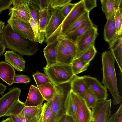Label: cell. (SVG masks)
<instances>
[{
  "mask_svg": "<svg viewBox=\"0 0 122 122\" xmlns=\"http://www.w3.org/2000/svg\"><path fill=\"white\" fill-rule=\"evenodd\" d=\"M14 68L9 63L5 61H0V78L9 86L13 84L15 75Z\"/></svg>",
  "mask_w": 122,
  "mask_h": 122,
  "instance_id": "e0dca14e",
  "label": "cell"
},
{
  "mask_svg": "<svg viewBox=\"0 0 122 122\" xmlns=\"http://www.w3.org/2000/svg\"><path fill=\"white\" fill-rule=\"evenodd\" d=\"M57 41L47 45L43 50L44 56L46 62L45 68L49 67L57 63L56 61Z\"/></svg>",
  "mask_w": 122,
  "mask_h": 122,
  "instance_id": "cb8c5ba5",
  "label": "cell"
},
{
  "mask_svg": "<svg viewBox=\"0 0 122 122\" xmlns=\"http://www.w3.org/2000/svg\"><path fill=\"white\" fill-rule=\"evenodd\" d=\"M82 77L92 89L98 101L106 100L108 96L107 89L102 85L97 78L90 76H84Z\"/></svg>",
  "mask_w": 122,
  "mask_h": 122,
  "instance_id": "30bf717a",
  "label": "cell"
},
{
  "mask_svg": "<svg viewBox=\"0 0 122 122\" xmlns=\"http://www.w3.org/2000/svg\"><path fill=\"white\" fill-rule=\"evenodd\" d=\"M86 11L83 0L76 4L55 32L44 41L47 45L56 42L57 38L71 24Z\"/></svg>",
  "mask_w": 122,
  "mask_h": 122,
  "instance_id": "5b68a950",
  "label": "cell"
},
{
  "mask_svg": "<svg viewBox=\"0 0 122 122\" xmlns=\"http://www.w3.org/2000/svg\"><path fill=\"white\" fill-rule=\"evenodd\" d=\"M56 41L60 43L74 59L76 58L77 47L76 44L68 38L66 36L61 35L56 39Z\"/></svg>",
  "mask_w": 122,
  "mask_h": 122,
  "instance_id": "4316f807",
  "label": "cell"
},
{
  "mask_svg": "<svg viewBox=\"0 0 122 122\" xmlns=\"http://www.w3.org/2000/svg\"><path fill=\"white\" fill-rule=\"evenodd\" d=\"M0 39L6 47L22 56H32L39 49L38 43L20 36L12 29L8 24L5 25Z\"/></svg>",
  "mask_w": 122,
  "mask_h": 122,
  "instance_id": "6da1fadb",
  "label": "cell"
},
{
  "mask_svg": "<svg viewBox=\"0 0 122 122\" xmlns=\"http://www.w3.org/2000/svg\"><path fill=\"white\" fill-rule=\"evenodd\" d=\"M65 122H76L72 117L70 116L66 115Z\"/></svg>",
  "mask_w": 122,
  "mask_h": 122,
  "instance_id": "f907efd6",
  "label": "cell"
},
{
  "mask_svg": "<svg viewBox=\"0 0 122 122\" xmlns=\"http://www.w3.org/2000/svg\"><path fill=\"white\" fill-rule=\"evenodd\" d=\"M90 62H86L74 59L71 64V69L74 75H76L86 70Z\"/></svg>",
  "mask_w": 122,
  "mask_h": 122,
  "instance_id": "4dcf8cb0",
  "label": "cell"
},
{
  "mask_svg": "<svg viewBox=\"0 0 122 122\" xmlns=\"http://www.w3.org/2000/svg\"><path fill=\"white\" fill-rule=\"evenodd\" d=\"M98 35L97 29L94 25L78 38L76 43L77 47L76 58L90 46L94 44Z\"/></svg>",
  "mask_w": 122,
  "mask_h": 122,
  "instance_id": "9c48e42d",
  "label": "cell"
},
{
  "mask_svg": "<svg viewBox=\"0 0 122 122\" xmlns=\"http://www.w3.org/2000/svg\"><path fill=\"white\" fill-rule=\"evenodd\" d=\"M83 99L90 108H92L98 102L95 95L89 86L86 90Z\"/></svg>",
  "mask_w": 122,
  "mask_h": 122,
  "instance_id": "836d02e7",
  "label": "cell"
},
{
  "mask_svg": "<svg viewBox=\"0 0 122 122\" xmlns=\"http://www.w3.org/2000/svg\"><path fill=\"white\" fill-rule=\"evenodd\" d=\"M9 10V15L10 17L27 22H29L32 18L27 4L16 8L10 7Z\"/></svg>",
  "mask_w": 122,
  "mask_h": 122,
  "instance_id": "44dd1931",
  "label": "cell"
},
{
  "mask_svg": "<svg viewBox=\"0 0 122 122\" xmlns=\"http://www.w3.org/2000/svg\"><path fill=\"white\" fill-rule=\"evenodd\" d=\"M45 74L55 85L70 81L74 75L71 64L57 63L48 68H43Z\"/></svg>",
  "mask_w": 122,
  "mask_h": 122,
  "instance_id": "277c9868",
  "label": "cell"
},
{
  "mask_svg": "<svg viewBox=\"0 0 122 122\" xmlns=\"http://www.w3.org/2000/svg\"><path fill=\"white\" fill-rule=\"evenodd\" d=\"M7 23L13 30L21 36L32 41H34V35L29 22L21 20L10 17Z\"/></svg>",
  "mask_w": 122,
  "mask_h": 122,
  "instance_id": "52a82bcc",
  "label": "cell"
},
{
  "mask_svg": "<svg viewBox=\"0 0 122 122\" xmlns=\"http://www.w3.org/2000/svg\"><path fill=\"white\" fill-rule=\"evenodd\" d=\"M63 19L61 16L60 9L52 11V14L45 30V38L47 39L56 30Z\"/></svg>",
  "mask_w": 122,
  "mask_h": 122,
  "instance_id": "4fadbf2b",
  "label": "cell"
},
{
  "mask_svg": "<svg viewBox=\"0 0 122 122\" xmlns=\"http://www.w3.org/2000/svg\"><path fill=\"white\" fill-rule=\"evenodd\" d=\"M1 122H13L11 119L10 117L7 119L3 120Z\"/></svg>",
  "mask_w": 122,
  "mask_h": 122,
  "instance_id": "f5cc1de1",
  "label": "cell"
},
{
  "mask_svg": "<svg viewBox=\"0 0 122 122\" xmlns=\"http://www.w3.org/2000/svg\"><path fill=\"white\" fill-rule=\"evenodd\" d=\"M29 22L34 35V41L42 43L45 39V34L41 31L37 24L32 18L30 19Z\"/></svg>",
  "mask_w": 122,
  "mask_h": 122,
  "instance_id": "d6a6232c",
  "label": "cell"
},
{
  "mask_svg": "<svg viewBox=\"0 0 122 122\" xmlns=\"http://www.w3.org/2000/svg\"><path fill=\"white\" fill-rule=\"evenodd\" d=\"M5 61L11 65L16 71H22L25 68V63L22 57L11 51H6L4 54Z\"/></svg>",
  "mask_w": 122,
  "mask_h": 122,
  "instance_id": "7c38bea8",
  "label": "cell"
},
{
  "mask_svg": "<svg viewBox=\"0 0 122 122\" xmlns=\"http://www.w3.org/2000/svg\"><path fill=\"white\" fill-rule=\"evenodd\" d=\"M73 93L77 107L78 122H89L92 114L90 108L88 107L83 98Z\"/></svg>",
  "mask_w": 122,
  "mask_h": 122,
  "instance_id": "8fae6325",
  "label": "cell"
},
{
  "mask_svg": "<svg viewBox=\"0 0 122 122\" xmlns=\"http://www.w3.org/2000/svg\"><path fill=\"white\" fill-rule=\"evenodd\" d=\"M5 23L0 20V37H1L5 27Z\"/></svg>",
  "mask_w": 122,
  "mask_h": 122,
  "instance_id": "c3c4849f",
  "label": "cell"
},
{
  "mask_svg": "<svg viewBox=\"0 0 122 122\" xmlns=\"http://www.w3.org/2000/svg\"></svg>",
  "mask_w": 122,
  "mask_h": 122,
  "instance_id": "11a10c76",
  "label": "cell"
},
{
  "mask_svg": "<svg viewBox=\"0 0 122 122\" xmlns=\"http://www.w3.org/2000/svg\"><path fill=\"white\" fill-rule=\"evenodd\" d=\"M52 115L51 101L45 102L38 122H51Z\"/></svg>",
  "mask_w": 122,
  "mask_h": 122,
  "instance_id": "f546056e",
  "label": "cell"
},
{
  "mask_svg": "<svg viewBox=\"0 0 122 122\" xmlns=\"http://www.w3.org/2000/svg\"><path fill=\"white\" fill-rule=\"evenodd\" d=\"M45 100H51L56 92L55 86L52 81L37 86Z\"/></svg>",
  "mask_w": 122,
  "mask_h": 122,
  "instance_id": "484cf974",
  "label": "cell"
},
{
  "mask_svg": "<svg viewBox=\"0 0 122 122\" xmlns=\"http://www.w3.org/2000/svg\"><path fill=\"white\" fill-rule=\"evenodd\" d=\"M100 1L102 10L107 20L114 18L116 10L122 5V0H101Z\"/></svg>",
  "mask_w": 122,
  "mask_h": 122,
  "instance_id": "5bb4252c",
  "label": "cell"
},
{
  "mask_svg": "<svg viewBox=\"0 0 122 122\" xmlns=\"http://www.w3.org/2000/svg\"><path fill=\"white\" fill-rule=\"evenodd\" d=\"M107 122H122V104L115 113L111 115Z\"/></svg>",
  "mask_w": 122,
  "mask_h": 122,
  "instance_id": "ab89813d",
  "label": "cell"
},
{
  "mask_svg": "<svg viewBox=\"0 0 122 122\" xmlns=\"http://www.w3.org/2000/svg\"><path fill=\"white\" fill-rule=\"evenodd\" d=\"M55 86L56 92L51 100L52 109L51 122H57L61 116L65 114V102L71 90L70 81Z\"/></svg>",
  "mask_w": 122,
  "mask_h": 122,
  "instance_id": "3957f363",
  "label": "cell"
},
{
  "mask_svg": "<svg viewBox=\"0 0 122 122\" xmlns=\"http://www.w3.org/2000/svg\"><path fill=\"white\" fill-rule=\"evenodd\" d=\"M94 25L90 19L78 28L65 36L76 43L80 37L88 30L92 27Z\"/></svg>",
  "mask_w": 122,
  "mask_h": 122,
  "instance_id": "d4e9b609",
  "label": "cell"
},
{
  "mask_svg": "<svg viewBox=\"0 0 122 122\" xmlns=\"http://www.w3.org/2000/svg\"><path fill=\"white\" fill-rule=\"evenodd\" d=\"M27 4L30 9L32 18L39 25L40 12L41 10L33 0H28Z\"/></svg>",
  "mask_w": 122,
  "mask_h": 122,
  "instance_id": "e575fe53",
  "label": "cell"
},
{
  "mask_svg": "<svg viewBox=\"0 0 122 122\" xmlns=\"http://www.w3.org/2000/svg\"></svg>",
  "mask_w": 122,
  "mask_h": 122,
  "instance_id": "db71d44e",
  "label": "cell"
},
{
  "mask_svg": "<svg viewBox=\"0 0 122 122\" xmlns=\"http://www.w3.org/2000/svg\"><path fill=\"white\" fill-rule=\"evenodd\" d=\"M64 108L66 114L72 117L76 122H78L77 106L71 90L65 100Z\"/></svg>",
  "mask_w": 122,
  "mask_h": 122,
  "instance_id": "ffe728a7",
  "label": "cell"
},
{
  "mask_svg": "<svg viewBox=\"0 0 122 122\" xmlns=\"http://www.w3.org/2000/svg\"><path fill=\"white\" fill-rule=\"evenodd\" d=\"M84 5L86 11H90L97 6L96 0H83Z\"/></svg>",
  "mask_w": 122,
  "mask_h": 122,
  "instance_id": "b9f144b4",
  "label": "cell"
},
{
  "mask_svg": "<svg viewBox=\"0 0 122 122\" xmlns=\"http://www.w3.org/2000/svg\"><path fill=\"white\" fill-rule=\"evenodd\" d=\"M56 58L57 63L66 65L71 64L74 59L62 45L57 41Z\"/></svg>",
  "mask_w": 122,
  "mask_h": 122,
  "instance_id": "603a6c76",
  "label": "cell"
},
{
  "mask_svg": "<svg viewBox=\"0 0 122 122\" xmlns=\"http://www.w3.org/2000/svg\"><path fill=\"white\" fill-rule=\"evenodd\" d=\"M43 104L37 107L25 106L18 116L26 119L28 122H38L42 109Z\"/></svg>",
  "mask_w": 122,
  "mask_h": 122,
  "instance_id": "2e32d148",
  "label": "cell"
},
{
  "mask_svg": "<svg viewBox=\"0 0 122 122\" xmlns=\"http://www.w3.org/2000/svg\"><path fill=\"white\" fill-rule=\"evenodd\" d=\"M97 52L94 44L93 45L76 59L86 62H90L94 58Z\"/></svg>",
  "mask_w": 122,
  "mask_h": 122,
  "instance_id": "1f68e13d",
  "label": "cell"
},
{
  "mask_svg": "<svg viewBox=\"0 0 122 122\" xmlns=\"http://www.w3.org/2000/svg\"><path fill=\"white\" fill-rule=\"evenodd\" d=\"M111 51L122 73V35L118 36L115 40L109 46Z\"/></svg>",
  "mask_w": 122,
  "mask_h": 122,
  "instance_id": "d6986e66",
  "label": "cell"
},
{
  "mask_svg": "<svg viewBox=\"0 0 122 122\" xmlns=\"http://www.w3.org/2000/svg\"><path fill=\"white\" fill-rule=\"evenodd\" d=\"M7 88L6 86L0 83V95L3 93Z\"/></svg>",
  "mask_w": 122,
  "mask_h": 122,
  "instance_id": "681fc988",
  "label": "cell"
},
{
  "mask_svg": "<svg viewBox=\"0 0 122 122\" xmlns=\"http://www.w3.org/2000/svg\"><path fill=\"white\" fill-rule=\"evenodd\" d=\"M103 35L104 40L109 46L114 42L118 36L116 31L114 18L107 20L104 28Z\"/></svg>",
  "mask_w": 122,
  "mask_h": 122,
  "instance_id": "7402d4cb",
  "label": "cell"
},
{
  "mask_svg": "<svg viewBox=\"0 0 122 122\" xmlns=\"http://www.w3.org/2000/svg\"><path fill=\"white\" fill-rule=\"evenodd\" d=\"M30 81V77L22 74L15 75L13 83H28Z\"/></svg>",
  "mask_w": 122,
  "mask_h": 122,
  "instance_id": "60d3db41",
  "label": "cell"
},
{
  "mask_svg": "<svg viewBox=\"0 0 122 122\" xmlns=\"http://www.w3.org/2000/svg\"><path fill=\"white\" fill-rule=\"evenodd\" d=\"M70 82L71 90L83 99L89 85L84 81L82 76L76 75L74 76Z\"/></svg>",
  "mask_w": 122,
  "mask_h": 122,
  "instance_id": "ac0fdd59",
  "label": "cell"
},
{
  "mask_svg": "<svg viewBox=\"0 0 122 122\" xmlns=\"http://www.w3.org/2000/svg\"><path fill=\"white\" fill-rule=\"evenodd\" d=\"M66 115L65 114L59 118L57 122H65Z\"/></svg>",
  "mask_w": 122,
  "mask_h": 122,
  "instance_id": "816d5d0a",
  "label": "cell"
},
{
  "mask_svg": "<svg viewBox=\"0 0 122 122\" xmlns=\"http://www.w3.org/2000/svg\"><path fill=\"white\" fill-rule=\"evenodd\" d=\"M103 78L101 83L111 92L113 98V104L117 105L122 101V97L118 91L114 67L115 59L111 51H106L101 54Z\"/></svg>",
  "mask_w": 122,
  "mask_h": 122,
  "instance_id": "7a4b0ae2",
  "label": "cell"
},
{
  "mask_svg": "<svg viewBox=\"0 0 122 122\" xmlns=\"http://www.w3.org/2000/svg\"><path fill=\"white\" fill-rule=\"evenodd\" d=\"M41 10L49 9V0H33Z\"/></svg>",
  "mask_w": 122,
  "mask_h": 122,
  "instance_id": "7bdbcfd3",
  "label": "cell"
},
{
  "mask_svg": "<svg viewBox=\"0 0 122 122\" xmlns=\"http://www.w3.org/2000/svg\"><path fill=\"white\" fill-rule=\"evenodd\" d=\"M6 47L3 41L0 38V56L3 55Z\"/></svg>",
  "mask_w": 122,
  "mask_h": 122,
  "instance_id": "bcb514c9",
  "label": "cell"
},
{
  "mask_svg": "<svg viewBox=\"0 0 122 122\" xmlns=\"http://www.w3.org/2000/svg\"><path fill=\"white\" fill-rule=\"evenodd\" d=\"M71 1V0H49V9L52 11L60 9L70 3Z\"/></svg>",
  "mask_w": 122,
  "mask_h": 122,
  "instance_id": "74e56055",
  "label": "cell"
},
{
  "mask_svg": "<svg viewBox=\"0 0 122 122\" xmlns=\"http://www.w3.org/2000/svg\"><path fill=\"white\" fill-rule=\"evenodd\" d=\"M10 116L13 122H22L20 118L17 116L11 115Z\"/></svg>",
  "mask_w": 122,
  "mask_h": 122,
  "instance_id": "7dc6e473",
  "label": "cell"
},
{
  "mask_svg": "<svg viewBox=\"0 0 122 122\" xmlns=\"http://www.w3.org/2000/svg\"><path fill=\"white\" fill-rule=\"evenodd\" d=\"M89 12L86 11L75 21L62 33L61 35L66 36L76 29L84 23L90 19Z\"/></svg>",
  "mask_w": 122,
  "mask_h": 122,
  "instance_id": "83f0119b",
  "label": "cell"
},
{
  "mask_svg": "<svg viewBox=\"0 0 122 122\" xmlns=\"http://www.w3.org/2000/svg\"><path fill=\"white\" fill-rule=\"evenodd\" d=\"M12 4V0H0V14L3 11L9 9Z\"/></svg>",
  "mask_w": 122,
  "mask_h": 122,
  "instance_id": "ee69618b",
  "label": "cell"
},
{
  "mask_svg": "<svg viewBox=\"0 0 122 122\" xmlns=\"http://www.w3.org/2000/svg\"><path fill=\"white\" fill-rule=\"evenodd\" d=\"M37 86L51 82L45 74L37 71L32 75Z\"/></svg>",
  "mask_w": 122,
  "mask_h": 122,
  "instance_id": "f35d334b",
  "label": "cell"
},
{
  "mask_svg": "<svg viewBox=\"0 0 122 122\" xmlns=\"http://www.w3.org/2000/svg\"><path fill=\"white\" fill-rule=\"evenodd\" d=\"M28 0H12L13 8H16L23 6L27 4Z\"/></svg>",
  "mask_w": 122,
  "mask_h": 122,
  "instance_id": "f6af8a7d",
  "label": "cell"
},
{
  "mask_svg": "<svg viewBox=\"0 0 122 122\" xmlns=\"http://www.w3.org/2000/svg\"><path fill=\"white\" fill-rule=\"evenodd\" d=\"M0 98V117L5 116L11 107L19 100L21 90L18 87H13Z\"/></svg>",
  "mask_w": 122,
  "mask_h": 122,
  "instance_id": "ba28073f",
  "label": "cell"
},
{
  "mask_svg": "<svg viewBox=\"0 0 122 122\" xmlns=\"http://www.w3.org/2000/svg\"><path fill=\"white\" fill-rule=\"evenodd\" d=\"M45 100L37 87L31 86L26 99L25 102V106L36 107L42 104Z\"/></svg>",
  "mask_w": 122,
  "mask_h": 122,
  "instance_id": "9a60e30c",
  "label": "cell"
},
{
  "mask_svg": "<svg viewBox=\"0 0 122 122\" xmlns=\"http://www.w3.org/2000/svg\"><path fill=\"white\" fill-rule=\"evenodd\" d=\"M25 106V103L19 100L11 107L5 116L8 117L11 115L18 116L21 112Z\"/></svg>",
  "mask_w": 122,
  "mask_h": 122,
  "instance_id": "8d00e7d4",
  "label": "cell"
},
{
  "mask_svg": "<svg viewBox=\"0 0 122 122\" xmlns=\"http://www.w3.org/2000/svg\"><path fill=\"white\" fill-rule=\"evenodd\" d=\"M111 99L98 101L92 108V114L89 122H107L111 114Z\"/></svg>",
  "mask_w": 122,
  "mask_h": 122,
  "instance_id": "8992f818",
  "label": "cell"
},
{
  "mask_svg": "<svg viewBox=\"0 0 122 122\" xmlns=\"http://www.w3.org/2000/svg\"><path fill=\"white\" fill-rule=\"evenodd\" d=\"M52 14V11L50 9L40 10L39 27L40 30L45 34L46 28L49 22Z\"/></svg>",
  "mask_w": 122,
  "mask_h": 122,
  "instance_id": "f1b7e54d",
  "label": "cell"
},
{
  "mask_svg": "<svg viewBox=\"0 0 122 122\" xmlns=\"http://www.w3.org/2000/svg\"><path fill=\"white\" fill-rule=\"evenodd\" d=\"M122 7H119L116 10L114 16L115 25L118 35H122Z\"/></svg>",
  "mask_w": 122,
  "mask_h": 122,
  "instance_id": "d590c367",
  "label": "cell"
}]
</instances>
